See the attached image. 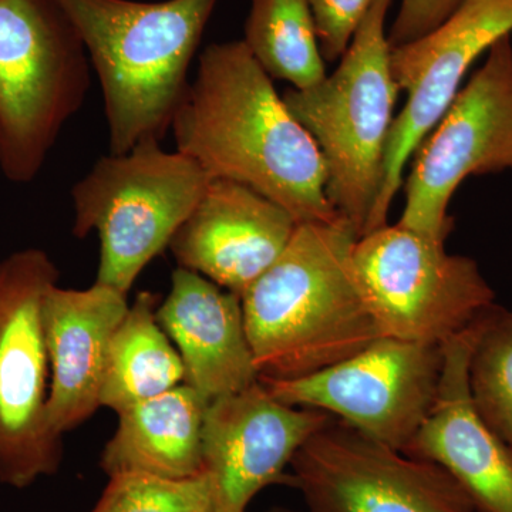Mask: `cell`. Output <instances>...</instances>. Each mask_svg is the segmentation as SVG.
Here are the masks:
<instances>
[{
	"label": "cell",
	"instance_id": "1",
	"mask_svg": "<svg viewBox=\"0 0 512 512\" xmlns=\"http://www.w3.org/2000/svg\"><path fill=\"white\" fill-rule=\"evenodd\" d=\"M171 131L175 150L211 178L248 185L296 224L342 221L326 195V165L244 40L211 43L198 59Z\"/></svg>",
	"mask_w": 512,
	"mask_h": 512
},
{
	"label": "cell",
	"instance_id": "2",
	"mask_svg": "<svg viewBox=\"0 0 512 512\" xmlns=\"http://www.w3.org/2000/svg\"><path fill=\"white\" fill-rule=\"evenodd\" d=\"M355 231L299 224L281 256L241 295L259 377L298 379L379 338L353 271Z\"/></svg>",
	"mask_w": 512,
	"mask_h": 512
},
{
	"label": "cell",
	"instance_id": "3",
	"mask_svg": "<svg viewBox=\"0 0 512 512\" xmlns=\"http://www.w3.org/2000/svg\"><path fill=\"white\" fill-rule=\"evenodd\" d=\"M82 37L103 92L111 154L163 140L220 0H55Z\"/></svg>",
	"mask_w": 512,
	"mask_h": 512
},
{
	"label": "cell",
	"instance_id": "4",
	"mask_svg": "<svg viewBox=\"0 0 512 512\" xmlns=\"http://www.w3.org/2000/svg\"><path fill=\"white\" fill-rule=\"evenodd\" d=\"M393 0H375L338 69L284 101L326 165V195L357 239L365 237L382 187L384 157L400 90L390 69L386 19Z\"/></svg>",
	"mask_w": 512,
	"mask_h": 512
},
{
	"label": "cell",
	"instance_id": "5",
	"mask_svg": "<svg viewBox=\"0 0 512 512\" xmlns=\"http://www.w3.org/2000/svg\"><path fill=\"white\" fill-rule=\"evenodd\" d=\"M90 59L55 0H0V170L32 183L82 109Z\"/></svg>",
	"mask_w": 512,
	"mask_h": 512
},
{
	"label": "cell",
	"instance_id": "6",
	"mask_svg": "<svg viewBox=\"0 0 512 512\" xmlns=\"http://www.w3.org/2000/svg\"><path fill=\"white\" fill-rule=\"evenodd\" d=\"M147 138L101 157L72 190L73 234L97 232V284L128 293L144 268L170 247L211 177L197 161Z\"/></svg>",
	"mask_w": 512,
	"mask_h": 512
},
{
	"label": "cell",
	"instance_id": "7",
	"mask_svg": "<svg viewBox=\"0 0 512 512\" xmlns=\"http://www.w3.org/2000/svg\"><path fill=\"white\" fill-rule=\"evenodd\" d=\"M352 259L379 338L443 346L495 305L474 259L399 224L357 239Z\"/></svg>",
	"mask_w": 512,
	"mask_h": 512
},
{
	"label": "cell",
	"instance_id": "8",
	"mask_svg": "<svg viewBox=\"0 0 512 512\" xmlns=\"http://www.w3.org/2000/svg\"><path fill=\"white\" fill-rule=\"evenodd\" d=\"M59 271L42 249L0 261V483L29 487L62 461L47 420L50 366L43 303Z\"/></svg>",
	"mask_w": 512,
	"mask_h": 512
},
{
	"label": "cell",
	"instance_id": "9",
	"mask_svg": "<svg viewBox=\"0 0 512 512\" xmlns=\"http://www.w3.org/2000/svg\"><path fill=\"white\" fill-rule=\"evenodd\" d=\"M413 154L399 225L437 242L453 229L448 204L471 175L512 171L511 35L494 43Z\"/></svg>",
	"mask_w": 512,
	"mask_h": 512
},
{
	"label": "cell",
	"instance_id": "10",
	"mask_svg": "<svg viewBox=\"0 0 512 512\" xmlns=\"http://www.w3.org/2000/svg\"><path fill=\"white\" fill-rule=\"evenodd\" d=\"M441 369V346L377 338L312 375L259 382L279 402L322 410L404 453L436 403Z\"/></svg>",
	"mask_w": 512,
	"mask_h": 512
},
{
	"label": "cell",
	"instance_id": "11",
	"mask_svg": "<svg viewBox=\"0 0 512 512\" xmlns=\"http://www.w3.org/2000/svg\"><path fill=\"white\" fill-rule=\"evenodd\" d=\"M291 487L309 512H477L448 471L333 417L299 448Z\"/></svg>",
	"mask_w": 512,
	"mask_h": 512
},
{
	"label": "cell",
	"instance_id": "12",
	"mask_svg": "<svg viewBox=\"0 0 512 512\" xmlns=\"http://www.w3.org/2000/svg\"><path fill=\"white\" fill-rule=\"evenodd\" d=\"M511 33L512 0H463L426 36L392 49L394 82L409 97L390 130L382 187L366 235L387 225L404 168L456 99L471 64Z\"/></svg>",
	"mask_w": 512,
	"mask_h": 512
},
{
	"label": "cell",
	"instance_id": "13",
	"mask_svg": "<svg viewBox=\"0 0 512 512\" xmlns=\"http://www.w3.org/2000/svg\"><path fill=\"white\" fill-rule=\"evenodd\" d=\"M333 416L289 406L256 382L210 400L202 424V466L210 478L215 511L247 512L271 485H291L288 467L299 448Z\"/></svg>",
	"mask_w": 512,
	"mask_h": 512
},
{
	"label": "cell",
	"instance_id": "14",
	"mask_svg": "<svg viewBox=\"0 0 512 512\" xmlns=\"http://www.w3.org/2000/svg\"><path fill=\"white\" fill-rule=\"evenodd\" d=\"M296 227L288 211L248 185L211 178L168 248L180 268L241 298L285 251Z\"/></svg>",
	"mask_w": 512,
	"mask_h": 512
},
{
	"label": "cell",
	"instance_id": "15",
	"mask_svg": "<svg viewBox=\"0 0 512 512\" xmlns=\"http://www.w3.org/2000/svg\"><path fill=\"white\" fill-rule=\"evenodd\" d=\"M481 319L441 346L436 403L404 453L448 471L477 512H512V448L477 412L468 380Z\"/></svg>",
	"mask_w": 512,
	"mask_h": 512
},
{
	"label": "cell",
	"instance_id": "16",
	"mask_svg": "<svg viewBox=\"0 0 512 512\" xmlns=\"http://www.w3.org/2000/svg\"><path fill=\"white\" fill-rule=\"evenodd\" d=\"M128 306L127 293L97 282L82 291L57 284L47 291V420L57 436L76 429L100 409L110 340Z\"/></svg>",
	"mask_w": 512,
	"mask_h": 512
},
{
	"label": "cell",
	"instance_id": "17",
	"mask_svg": "<svg viewBox=\"0 0 512 512\" xmlns=\"http://www.w3.org/2000/svg\"><path fill=\"white\" fill-rule=\"evenodd\" d=\"M157 319L183 359L185 383L208 402L258 382L241 298L235 293L178 266Z\"/></svg>",
	"mask_w": 512,
	"mask_h": 512
},
{
	"label": "cell",
	"instance_id": "18",
	"mask_svg": "<svg viewBox=\"0 0 512 512\" xmlns=\"http://www.w3.org/2000/svg\"><path fill=\"white\" fill-rule=\"evenodd\" d=\"M207 404L184 383L121 410L116 433L101 453V470L109 477L121 473L167 480L200 476Z\"/></svg>",
	"mask_w": 512,
	"mask_h": 512
},
{
	"label": "cell",
	"instance_id": "19",
	"mask_svg": "<svg viewBox=\"0 0 512 512\" xmlns=\"http://www.w3.org/2000/svg\"><path fill=\"white\" fill-rule=\"evenodd\" d=\"M158 305L154 293H138L114 330L101 407L119 413L185 383L183 359L158 322Z\"/></svg>",
	"mask_w": 512,
	"mask_h": 512
},
{
	"label": "cell",
	"instance_id": "20",
	"mask_svg": "<svg viewBox=\"0 0 512 512\" xmlns=\"http://www.w3.org/2000/svg\"><path fill=\"white\" fill-rule=\"evenodd\" d=\"M244 42L271 79L293 89L316 86L326 77L309 0H249Z\"/></svg>",
	"mask_w": 512,
	"mask_h": 512
},
{
	"label": "cell",
	"instance_id": "21",
	"mask_svg": "<svg viewBox=\"0 0 512 512\" xmlns=\"http://www.w3.org/2000/svg\"><path fill=\"white\" fill-rule=\"evenodd\" d=\"M477 412L512 448V312L494 305L481 319L468 367Z\"/></svg>",
	"mask_w": 512,
	"mask_h": 512
},
{
	"label": "cell",
	"instance_id": "22",
	"mask_svg": "<svg viewBox=\"0 0 512 512\" xmlns=\"http://www.w3.org/2000/svg\"><path fill=\"white\" fill-rule=\"evenodd\" d=\"M90 512H217L207 474L167 480L140 473L111 476Z\"/></svg>",
	"mask_w": 512,
	"mask_h": 512
},
{
	"label": "cell",
	"instance_id": "23",
	"mask_svg": "<svg viewBox=\"0 0 512 512\" xmlns=\"http://www.w3.org/2000/svg\"><path fill=\"white\" fill-rule=\"evenodd\" d=\"M373 2L375 0H309L323 60L336 62L345 55Z\"/></svg>",
	"mask_w": 512,
	"mask_h": 512
},
{
	"label": "cell",
	"instance_id": "24",
	"mask_svg": "<svg viewBox=\"0 0 512 512\" xmlns=\"http://www.w3.org/2000/svg\"><path fill=\"white\" fill-rule=\"evenodd\" d=\"M463 0H402L390 28L389 45L400 47L426 36L440 26Z\"/></svg>",
	"mask_w": 512,
	"mask_h": 512
},
{
	"label": "cell",
	"instance_id": "25",
	"mask_svg": "<svg viewBox=\"0 0 512 512\" xmlns=\"http://www.w3.org/2000/svg\"><path fill=\"white\" fill-rule=\"evenodd\" d=\"M268 512H299V511L289 510V508L275 507V508H271V510H269Z\"/></svg>",
	"mask_w": 512,
	"mask_h": 512
}]
</instances>
